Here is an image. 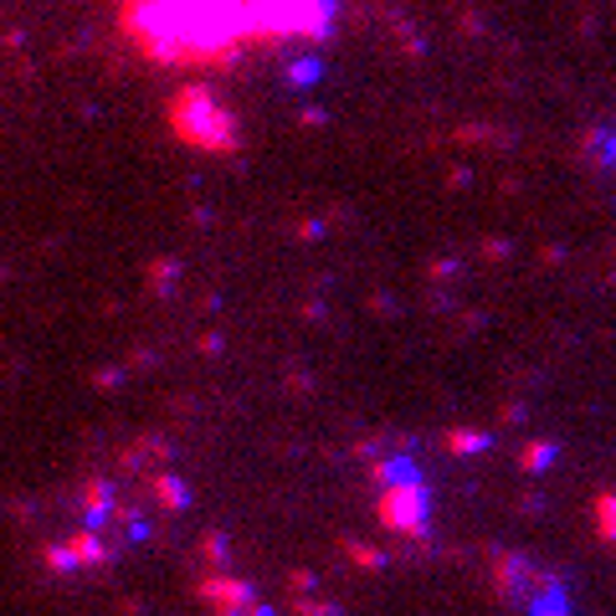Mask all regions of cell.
<instances>
[{"mask_svg": "<svg viewBox=\"0 0 616 616\" xmlns=\"http://www.w3.org/2000/svg\"><path fill=\"white\" fill-rule=\"evenodd\" d=\"M170 133L181 139L185 150H206V154H226L236 150V118L232 108L211 93V88H181L170 103Z\"/></svg>", "mask_w": 616, "mask_h": 616, "instance_id": "2", "label": "cell"}, {"mask_svg": "<svg viewBox=\"0 0 616 616\" xmlns=\"http://www.w3.org/2000/svg\"><path fill=\"white\" fill-rule=\"evenodd\" d=\"M381 524L396 534H421L427 530V488L417 478H396L381 493Z\"/></svg>", "mask_w": 616, "mask_h": 616, "instance_id": "3", "label": "cell"}, {"mask_svg": "<svg viewBox=\"0 0 616 616\" xmlns=\"http://www.w3.org/2000/svg\"><path fill=\"white\" fill-rule=\"evenodd\" d=\"M596 530L606 539H616V493H601L596 499Z\"/></svg>", "mask_w": 616, "mask_h": 616, "instance_id": "4", "label": "cell"}, {"mask_svg": "<svg viewBox=\"0 0 616 616\" xmlns=\"http://www.w3.org/2000/svg\"><path fill=\"white\" fill-rule=\"evenodd\" d=\"M329 26L334 0H118V36L150 67H226Z\"/></svg>", "mask_w": 616, "mask_h": 616, "instance_id": "1", "label": "cell"}]
</instances>
